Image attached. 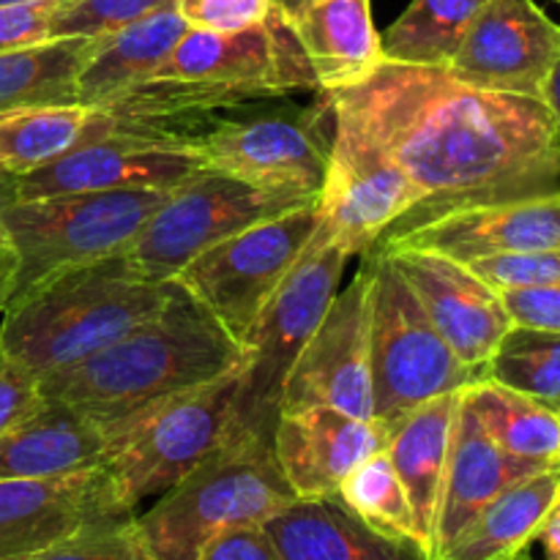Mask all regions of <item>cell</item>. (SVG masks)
Here are the masks:
<instances>
[{
	"instance_id": "cell-2",
	"label": "cell",
	"mask_w": 560,
	"mask_h": 560,
	"mask_svg": "<svg viewBox=\"0 0 560 560\" xmlns=\"http://www.w3.org/2000/svg\"><path fill=\"white\" fill-rule=\"evenodd\" d=\"M244 364V345L175 279L167 306L91 359L38 381L44 399L66 402L107 427L145 405L208 386Z\"/></svg>"
},
{
	"instance_id": "cell-10",
	"label": "cell",
	"mask_w": 560,
	"mask_h": 560,
	"mask_svg": "<svg viewBox=\"0 0 560 560\" xmlns=\"http://www.w3.org/2000/svg\"><path fill=\"white\" fill-rule=\"evenodd\" d=\"M320 228L315 200L257 222L197 255L178 282L244 345L262 306L271 301Z\"/></svg>"
},
{
	"instance_id": "cell-8",
	"label": "cell",
	"mask_w": 560,
	"mask_h": 560,
	"mask_svg": "<svg viewBox=\"0 0 560 560\" xmlns=\"http://www.w3.org/2000/svg\"><path fill=\"white\" fill-rule=\"evenodd\" d=\"M370 266V361L375 419L388 424L405 410L481 381L454 355L421 310L419 299L392 257L372 246Z\"/></svg>"
},
{
	"instance_id": "cell-42",
	"label": "cell",
	"mask_w": 560,
	"mask_h": 560,
	"mask_svg": "<svg viewBox=\"0 0 560 560\" xmlns=\"http://www.w3.org/2000/svg\"><path fill=\"white\" fill-rule=\"evenodd\" d=\"M536 541L545 550V560H560V501L550 509V514L541 523Z\"/></svg>"
},
{
	"instance_id": "cell-15",
	"label": "cell",
	"mask_w": 560,
	"mask_h": 560,
	"mask_svg": "<svg viewBox=\"0 0 560 560\" xmlns=\"http://www.w3.org/2000/svg\"><path fill=\"white\" fill-rule=\"evenodd\" d=\"M558 55L560 25L536 0H490L465 31L446 71L479 91L545 102Z\"/></svg>"
},
{
	"instance_id": "cell-38",
	"label": "cell",
	"mask_w": 560,
	"mask_h": 560,
	"mask_svg": "<svg viewBox=\"0 0 560 560\" xmlns=\"http://www.w3.org/2000/svg\"><path fill=\"white\" fill-rule=\"evenodd\" d=\"M514 326L560 334V284L498 290Z\"/></svg>"
},
{
	"instance_id": "cell-43",
	"label": "cell",
	"mask_w": 560,
	"mask_h": 560,
	"mask_svg": "<svg viewBox=\"0 0 560 560\" xmlns=\"http://www.w3.org/2000/svg\"><path fill=\"white\" fill-rule=\"evenodd\" d=\"M545 104L550 107L552 118H556V129H558V142H560V55L556 60V69H552L550 80H547L545 88Z\"/></svg>"
},
{
	"instance_id": "cell-30",
	"label": "cell",
	"mask_w": 560,
	"mask_h": 560,
	"mask_svg": "<svg viewBox=\"0 0 560 560\" xmlns=\"http://www.w3.org/2000/svg\"><path fill=\"white\" fill-rule=\"evenodd\" d=\"M490 0H410L397 22L381 33L392 63L446 69L465 31Z\"/></svg>"
},
{
	"instance_id": "cell-18",
	"label": "cell",
	"mask_w": 560,
	"mask_h": 560,
	"mask_svg": "<svg viewBox=\"0 0 560 560\" xmlns=\"http://www.w3.org/2000/svg\"><path fill=\"white\" fill-rule=\"evenodd\" d=\"M129 514L102 468L0 481V560H22L88 525Z\"/></svg>"
},
{
	"instance_id": "cell-9",
	"label": "cell",
	"mask_w": 560,
	"mask_h": 560,
	"mask_svg": "<svg viewBox=\"0 0 560 560\" xmlns=\"http://www.w3.org/2000/svg\"><path fill=\"white\" fill-rule=\"evenodd\" d=\"M334 104L279 107L246 118H217L195 137L208 170L271 195L317 197L331 164Z\"/></svg>"
},
{
	"instance_id": "cell-37",
	"label": "cell",
	"mask_w": 560,
	"mask_h": 560,
	"mask_svg": "<svg viewBox=\"0 0 560 560\" xmlns=\"http://www.w3.org/2000/svg\"><path fill=\"white\" fill-rule=\"evenodd\" d=\"M60 3L63 0L0 5V52L52 38V20Z\"/></svg>"
},
{
	"instance_id": "cell-48",
	"label": "cell",
	"mask_w": 560,
	"mask_h": 560,
	"mask_svg": "<svg viewBox=\"0 0 560 560\" xmlns=\"http://www.w3.org/2000/svg\"><path fill=\"white\" fill-rule=\"evenodd\" d=\"M556 413H558V416H560V405H558V408H556Z\"/></svg>"
},
{
	"instance_id": "cell-47",
	"label": "cell",
	"mask_w": 560,
	"mask_h": 560,
	"mask_svg": "<svg viewBox=\"0 0 560 560\" xmlns=\"http://www.w3.org/2000/svg\"><path fill=\"white\" fill-rule=\"evenodd\" d=\"M503 560H530V556H528V552H520V556H514V558H503Z\"/></svg>"
},
{
	"instance_id": "cell-4",
	"label": "cell",
	"mask_w": 560,
	"mask_h": 560,
	"mask_svg": "<svg viewBox=\"0 0 560 560\" xmlns=\"http://www.w3.org/2000/svg\"><path fill=\"white\" fill-rule=\"evenodd\" d=\"M273 443L235 430L222 446L135 517L153 560H200L213 536L241 525H266L295 501Z\"/></svg>"
},
{
	"instance_id": "cell-44",
	"label": "cell",
	"mask_w": 560,
	"mask_h": 560,
	"mask_svg": "<svg viewBox=\"0 0 560 560\" xmlns=\"http://www.w3.org/2000/svg\"><path fill=\"white\" fill-rule=\"evenodd\" d=\"M315 3V0H273V5H277V11H282L284 16H293L295 11H301L304 5Z\"/></svg>"
},
{
	"instance_id": "cell-13",
	"label": "cell",
	"mask_w": 560,
	"mask_h": 560,
	"mask_svg": "<svg viewBox=\"0 0 560 560\" xmlns=\"http://www.w3.org/2000/svg\"><path fill=\"white\" fill-rule=\"evenodd\" d=\"M331 408L353 419H375L370 361V266L339 290L284 381L279 413Z\"/></svg>"
},
{
	"instance_id": "cell-23",
	"label": "cell",
	"mask_w": 560,
	"mask_h": 560,
	"mask_svg": "<svg viewBox=\"0 0 560 560\" xmlns=\"http://www.w3.org/2000/svg\"><path fill=\"white\" fill-rule=\"evenodd\" d=\"M284 20L310 60L317 91L353 88L386 63L370 0H315Z\"/></svg>"
},
{
	"instance_id": "cell-3",
	"label": "cell",
	"mask_w": 560,
	"mask_h": 560,
	"mask_svg": "<svg viewBox=\"0 0 560 560\" xmlns=\"http://www.w3.org/2000/svg\"><path fill=\"white\" fill-rule=\"evenodd\" d=\"M173 282L142 273L126 252L66 268L9 301L0 348L42 381L153 320L167 306Z\"/></svg>"
},
{
	"instance_id": "cell-16",
	"label": "cell",
	"mask_w": 560,
	"mask_h": 560,
	"mask_svg": "<svg viewBox=\"0 0 560 560\" xmlns=\"http://www.w3.org/2000/svg\"><path fill=\"white\" fill-rule=\"evenodd\" d=\"M381 246V244H377ZM430 317L443 342L481 377L487 361L512 328L501 293L474 268L446 255L410 246H381Z\"/></svg>"
},
{
	"instance_id": "cell-35",
	"label": "cell",
	"mask_w": 560,
	"mask_h": 560,
	"mask_svg": "<svg viewBox=\"0 0 560 560\" xmlns=\"http://www.w3.org/2000/svg\"><path fill=\"white\" fill-rule=\"evenodd\" d=\"M495 290L539 288V284H560V246L558 249L523 252V255L485 257L468 262Z\"/></svg>"
},
{
	"instance_id": "cell-45",
	"label": "cell",
	"mask_w": 560,
	"mask_h": 560,
	"mask_svg": "<svg viewBox=\"0 0 560 560\" xmlns=\"http://www.w3.org/2000/svg\"><path fill=\"white\" fill-rule=\"evenodd\" d=\"M5 202H9L5 200V173L0 170V206H5Z\"/></svg>"
},
{
	"instance_id": "cell-24",
	"label": "cell",
	"mask_w": 560,
	"mask_h": 560,
	"mask_svg": "<svg viewBox=\"0 0 560 560\" xmlns=\"http://www.w3.org/2000/svg\"><path fill=\"white\" fill-rule=\"evenodd\" d=\"M459 397L463 392L427 399L386 424V454L410 498L427 556L432 550V530H435Z\"/></svg>"
},
{
	"instance_id": "cell-39",
	"label": "cell",
	"mask_w": 560,
	"mask_h": 560,
	"mask_svg": "<svg viewBox=\"0 0 560 560\" xmlns=\"http://www.w3.org/2000/svg\"><path fill=\"white\" fill-rule=\"evenodd\" d=\"M44 402L38 381L0 348V432L31 416Z\"/></svg>"
},
{
	"instance_id": "cell-31",
	"label": "cell",
	"mask_w": 560,
	"mask_h": 560,
	"mask_svg": "<svg viewBox=\"0 0 560 560\" xmlns=\"http://www.w3.org/2000/svg\"><path fill=\"white\" fill-rule=\"evenodd\" d=\"M481 377L556 410L560 405V334L512 323Z\"/></svg>"
},
{
	"instance_id": "cell-7",
	"label": "cell",
	"mask_w": 560,
	"mask_h": 560,
	"mask_svg": "<svg viewBox=\"0 0 560 560\" xmlns=\"http://www.w3.org/2000/svg\"><path fill=\"white\" fill-rule=\"evenodd\" d=\"M348 260V252L320 224L293 271L262 306L244 339L238 430L273 438L284 381L337 299Z\"/></svg>"
},
{
	"instance_id": "cell-21",
	"label": "cell",
	"mask_w": 560,
	"mask_h": 560,
	"mask_svg": "<svg viewBox=\"0 0 560 560\" xmlns=\"http://www.w3.org/2000/svg\"><path fill=\"white\" fill-rule=\"evenodd\" d=\"M107 432L82 410L44 399L31 416L0 432V481L55 479L102 468Z\"/></svg>"
},
{
	"instance_id": "cell-41",
	"label": "cell",
	"mask_w": 560,
	"mask_h": 560,
	"mask_svg": "<svg viewBox=\"0 0 560 560\" xmlns=\"http://www.w3.org/2000/svg\"><path fill=\"white\" fill-rule=\"evenodd\" d=\"M16 279V252L9 241L0 235V312L5 310L11 299V290H14Z\"/></svg>"
},
{
	"instance_id": "cell-27",
	"label": "cell",
	"mask_w": 560,
	"mask_h": 560,
	"mask_svg": "<svg viewBox=\"0 0 560 560\" xmlns=\"http://www.w3.org/2000/svg\"><path fill=\"white\" fill-rule=\"evenodd\" d=\"M560 501V468L517 481L487 503L443 552L432 560H503L528 550L541 523Z\"/></svg>"
},
{
	"instance_id": "cell-28",
	"label": "cell",
	"mask_w": 560,
	"mask_h": 560,
	"mask_svg": "<svg viewBox=\"0 0 560 560\" xmlns=\"http://www.w3.org/2000/svg\"><path fill=\"white\" fill-rule=\"evenodd\" d=\"M96 38H47L0 52V115L77 104V80Z\"/></svg>"
},
{
	"instance_id": "cell-29",
	"label": "cell",
	"mask_w": 560,
	"mask_h": 560,
	"mask_svg": "<svg viewBox=\"0 0 560 560\" xmlns=\"http://www.w3.org/2000/svg\"><path fill=\"white\" fill-rule=\"evenodd\" d=\"M463 397L503 452L560 468V416L556 410L485 377L470 383Z\"/></svg>"
},
{
	"instance_id": "cell-32",
	"label": "cell",
	"mask_w": 560,
	"mask_h": 560,
	"mask_svg": "<svg viewBox=\"0 0 560 560\" xmlns=\"http://www.w3.org/2000/svg\"><path fill=\"white\" fill-rule=\"evenodd\" d=\"M339 503L364 520L372 530L392 539L416 541L421 547L419 525H416L413 506L405 492L402 481H399L397 470H394L392 459H388L386 448L372 454L370 459L359 465L348 479L339 485L337 490ZM424 550V547H421ZM427 552V550H424Z\"/></svg>"
},
{
	"instance_id": "cell-36",
	"label": "cell",
	"mask_w": 560,
	"mask_h": 560,
	"mask_svg": "<svg viewBox=\"0 0 560 560\" xmlns=\"http://www.w3.org/2000/svg\"><path fill=\"white\" fill-rule=\"evenodd\" d=\"M175 9L195 31L233 33L262 25L277 5L273 0H178Z\"/></svg>"
},
{
	"instance_id": "cell-1",
	"label": "cell",
	"mask_w": 560,
	"mask_h": 560,
	"mask_svg": "<svg viewBox=\"0 0 560 560\" xmlns=\"http://www.w3.org/2000/svg\"><path fill=\"white\" fill-rule=\"evenodd\" d=\"M348 120L424 195L402 222L560 191L556 118L541 98L479 91L446 69L386 63L328 93Z\"/></svg>"
},
{
	"instance_id": "cell-11",
	"label": "cell",
	"mask_w": 560,
	"mask_h": 560,
	"mask_svg": "<svg viewBox=\"0 0 560 560\" xmlns=\"http://www.w3.org/2000/svg\"><path fill=\"white\" fill-rule=\"evenodd\" d=\"M310 200L315 197L271 195L217 170H206L167 191L126 255L142 273L170 282L219 241Z\"/></svg>"
},
{
	"instance_id": "cell-17",
	"label": "cell",
	"mask_w": 560,
	"mask_h": 560,
	"mask_svg": "<svg viewBox=\"0 0 560 560\" xmlns=\"http://www.w3.org/2000/svg\"><path fill=\"white\" fill-rule=\"evenodd\" d=\"M381 246H410L446 255L457 262L523 255L560 246V191L525 200L470 206L394 224Z\"/></svg>"
},
{
	"instance_id": "cell-22",
	"label": "cell",
	"mask_w": 560,
	"mask_h": 560,
	"mask_svg": "<svg viewBox=\"0 0 560 560\" xmlns=\"http://www.w3.org/2000/svg\"><path fill=\"white\" fill-rule=\"evenodd\" d=\"M282 560H430L416 541L372 530L337 498H295L266 525Z\"/></svg>"
},
{
	"instance_id": "cell-26",
	"label": "cell",
	"mask_w": 560,
	"mask_h": 560,
	"mask_svg": "<svg viewBox=\"0 0 560 560\" xmlns=\"http://www.w3.org/2000/svg\"><path fill=\"white\" fill-rule=\"evenodd\" d=\"M131 131L124 120L104 107H38L0 115V170L25 175L44 167L77 148Z\"/></svg>"
},
{
	"instance_id": "cell-12",
	"label": "cell",
	"mask_w": 560,
	"mask_h": 560,
	"mask_svg": "<svg viewBox=\"0 0 560 560\" xmlns=\"http://www.w3.org/2000/svg\"><path fill=\"white\" fill-rule=\"evenodd\" d=\"M337 118L331 164L317 195L320 224L350 257L366 255L424 202L419 186L355 126Z\"/></svg>"
},
{
	"instance_id": "cell-25",
	"label": "cell",
	"mask_w": 560,
	"mask_h": 560,
	"mask_svg": "<svg viewBox=\"0 0 560 560\" xmlns=\"http://www.w3.org/2000/svg\"><path fill=\"white\" fill-rule=\"evenodd\" d=\"M186 31L189 25L178 9H164L96 38L93 55L77 80V104L104 107L120 93L156 77Z\"/></svg>"
},
{
	"instance_id": "cell-49",
	"label": "cell",
	"mask_w": 560,
	"mask_h": 560,
	"mask_svg": "<svg viewBox=\"0 0 560 560\" xmlns=\"http://www.w3.org/2000/svg\"><path fill=\"white\" fill-rule=\"evenodd\" d=\"M556 3H560V0H556Z\"/></svg>"
},
{
	"instance_id": "cell-19",
	"label": "cell",
	"mask_w": 560,
	"mask_h": 560,
	"mask_svg": "<svg viewBox=\"0 0 560 560\" xmlns=\"http://www.w3.org/2000/svg\"><path fill=\"white\" fill-rule=\"evenodd\" d=\"M273 454L299 498H331L364 459L386 448V424L331 408L279 413Z\"/></svg>"
},
{
	"instance_id": "cell-5",
	"label": "cell",
	"mask_w": 560,
	"mask_h": 560,
	"mask_svg": "<svg viewBox=\"0 0 560 560\" xmlns=\"http://www.w3.org/2000/svg\"><path fill=\"white\" fill-rule=\"evenodd\" d=\"M244 366V364H241ZM241 370L145 405L104 427L102 470L120 506L135 514L145 498H159L238 430Z\"/></svg>"
},
{
	"instance_id": "cell-40",
	"label": "cell",
	"mask_w": 560,
	"mask_h": 560,
	"mask_svg": "<svg viewBox=\"0 0 560 560\" xmlns=\"http://www.w3.org/2000/svg\"><path fill=\"white\" fill-rule=\"evenodd\" d=\"M200 560H282L262 525H241L213 536Z\"/></svg>"
},
{
	"instance_id": "cell-46",
	"label": "cell",
	"mask_w": 560,
	"mask_h": 560,
	"mask_svg": "<svg viewBox=\"0 0 560 560\" xmlns=\"http://www.w3.org/2000/svg\"><path fill=\"white\" fill-rule=\"evenodd\" d=\"M16 3H36V0H0V5H16Z\"/></svg>"
},
{
	"instance_id": "cell-20",
	"label": "cell",
	"mask_w": 560,
	"mask_h": 560,
	"mask_svg": "<svg viewBox=\"0 0 560 560\" xmlns=\"http://www.w3.org/2000/svg\"><path fill=\"white\" fill-rule=\"evenodd\" d=\"M465 392V388H463ZM550 465L520 459L503 452L485 432L465 397H459L454 416L452 448H448L446 476H443L441 501H438L435 530H432L430 560L446 550L454 536L481 512L501 492L514 487L528 476L547 470Z\"/></svg>"
},
{
	"instance_id": "cell-34",
	"label": "cell",
	"mask_w": 560,
	"mask_h": 560,
	"mask_svg": "<svg viewBox=\"0 0 560 560\" xmlns=\"http://www.w3.org/2000/svg\"><path fill=\"white\" fill-rule=\"evenodd\" d=\"M175 5L178 0H63L55 11L52 38H102Z\"/></svg>"
},
{
	"instance_id": "cell-33",
	"label": "cell",
	"mask_w": 560,
	"mask_h": 560,
	"mask_svg": "<svg viewBox=\"0 0 560 560\" xmlns=\"http://www.w3.org/2000/svg\"><path fill=\"white\" fill-rule=\"evenodd\" d=\"M22 560H153L140 539L135 514L93 523Z\"/></svg>"
},
{
	"instance_id": "cell-14",
	"label": "cell",
	"mask_w": 560,
	"mask_h": 560,
	"mask_svg": "<svg viewBox=\"0 0 560 560\" xmlns=\"http://www.w3.org/2000/svg\"><path fill=\"white\" fill-rule=\"evenodd\" d=\"M206 170V159L189 140L126 131L77 148L25 175H5V200L88 191L175 189Z\"/></svg>"
},
{
	"instance_id": "cell-6",
	"label": "cell",
	"mask_w": 560,
	"mask_h": 560,
	"mask_svg": "<svg viewBox=\"0 0 560 560\" xmlns=\"http://www.w3.org/2000/svg\"><path fill=\"white\" fill-rule=\"evenodd\" d=\"M167 191H88L11 200L0 206V235L16 252L11 299L66 268L129 252L140 228L167 197Z\"/></svg>"
}]
</instances>
